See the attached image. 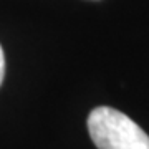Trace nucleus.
I'll return each mask as SVG.
<instances>
[{"instance_id": "2", "label": "nucleus", "mask_w": 149, "mask_h": 149, "mask_svg": "<svg viewBox=\"0 0 149 149\" xmlns=\"http://www.w3.org/2000/svg\"><path fill=\"white\" fill-rule=\"evenodd\" d=\"M3 76H5V55H3V48L0 45V85L3 83Z\"/></svg>"}, {"instance_id": "1", "label": "nucleus", "mask_w": 149, "mask_h": 149, "mask_svg": "<svg viewBox=\"0 0 149 149\" xmlns=\"http://www.w3.org/2000/svg\"><path fill=\"white\" fill-rule=\"evenodd\" d=\"M88 131L98 149H149L148 134L114 108H95L88 116Z\"/></svg>"}]
</instances>
